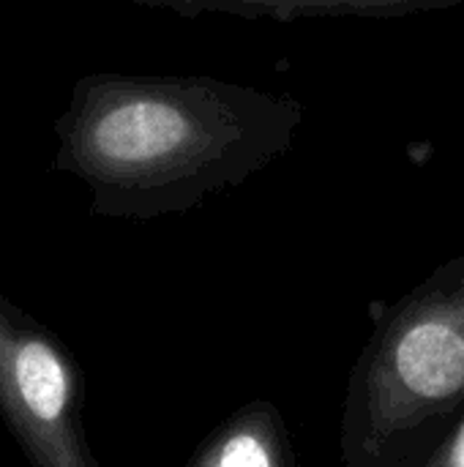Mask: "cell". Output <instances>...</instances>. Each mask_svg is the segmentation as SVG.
I'll use <instances>...</instances> for the list:
<instances>
[{
  "mask_svg": "<svg viewBox=\"0 0 464 467\" xmlns=\"http://www.w3.org/2000/svg\"><path fill=\"white\" fill-rule=\"evenodd\" d=\"M306 118L290 93L205 74H88L55 123V167L101 219L180 216L293 148Z\"/></svg>",
  "mask_w": 464,
  "mask_h": 467,
  "instance_id": "6da1fadb",
  "label": "cell"
},
{
  "mask_svg": "<svg viewBox=\"0 0 464 467\" xmlns=\"http://www.w3.org/2000/svg\"><path fill=\"white\" fill-rule=\"evenodd\" d=\"M464 416V254L413 287L358 356L342 467H421Z\"/></svg>",
  "mask_w": 464,
  "mask_h": 467,
  "instance_id": "7a4b0ae2",
  "label": "cell"
},
{
  "mask_svg": "<svg viewBox=\"0 0 464 467\" xmlns=\"http://www.w3.org/2000/svg\"><path fill=\"white\" fill-rule=\"evenodd\" d=\"M0 419L30 467H101L85 432V378L74 353L5 296Z\"/></svg>",
  "mask_w": 464,
  "mask_h": 467,
  "instance_id": "3957f363",
  "label": "cell"
},
{
  "mask_svg": "<svg viewBox=\"0 0 464 467\" xmlns=\"http://www.w3.org/2000/svg\"><path fill=\"white\" fill-rule=\"evenodd\" d=\"M186 467H298L279 408L252 400L222 421Z\"/></svg>",
  "mask_w": 464,
  "mask_h": 467,
  "instance_id": "277c9868",
  "label": "cell"
},
{
  "mask_svg": "<svg viewBox=\"0 0 464 467\" xmlns=\"http://www.w3.org/2000/svg\"><path fill=\"white\" fill-rule=\"evenodd\" d=\"M459 0H189L159 3L186 16L197 14H230L243 19L273 22H306V19H394L421 11L457 5Z\"/></svg>",
  "mask_w": 464,
  "mask_h": 467,
  "instance_id": "5b68a950",
  "label": "cell"
},
{
  "mask_svg": "<svg viewBox=\"0 0 464 467\" xmlns=\"http://www.w3.org/2000/svg\"><path fill=\"white\" fill-rule=\"evenodd\" d=\"M421 467H464V416Z\"/></svg>",
  "mask_w": 464,
  "mask_h": 467,
  "instance_id": "8992f818",
  "label": "cell"
}]
</instances>
